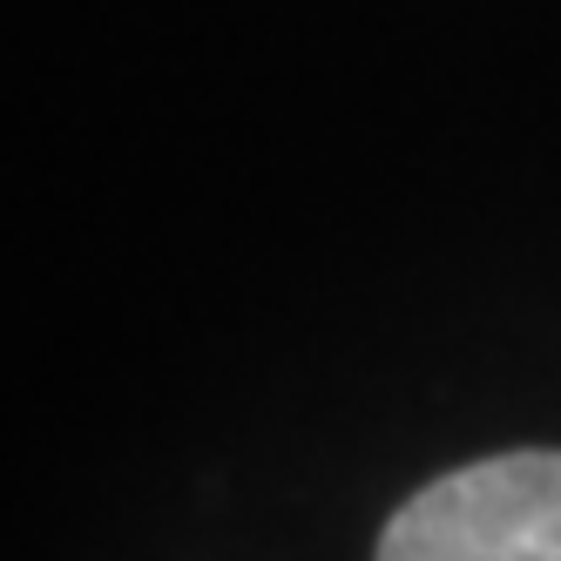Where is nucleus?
Listing matches in <instances>:
<instances>
[{"mask_svg":"<svg viewBox=\"0 0 561 561\" xmlns=\"http://www.w3.org/2000/svg\"><path fill=\"white\" fill-rule=\"evenodd\" d=\"M379 561H561V454H494L439 473L386 520Z\"/></svg>","mask_w":561,"mask_h":561,"instance_id":"nucleus-1","label":"nucleus"}]
</instances>
